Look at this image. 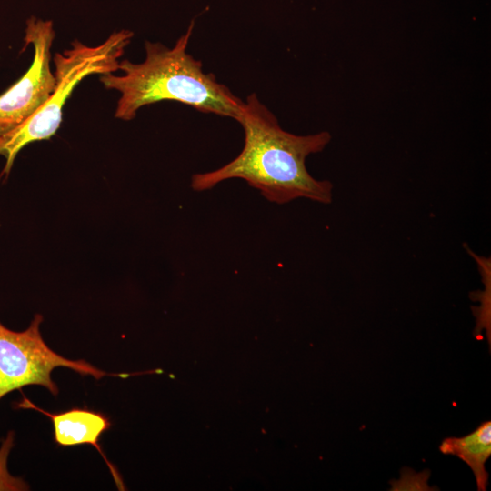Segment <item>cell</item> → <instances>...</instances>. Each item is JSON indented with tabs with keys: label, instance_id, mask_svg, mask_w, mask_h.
Here are the masks:
<instances>
[{
	"label": "cell",
	"instance_id": "1",
	"mask_svg": "<svg viewBox=\"0 0 491 491\" xmlns=\"http://www.w3.org/2000/svg\"><path fill=\"white\" fill-rule=\"evenodd\" d=\"M236 121L245 134L242 151L216 170L193 175L191 187L195 191L209 190L223 181L239 178L269 202L279 205L296 198L323 204L332 201V184L315 179L306 167V157L321 152L330 142L328 132L296 135L285 131L255 93L246 97Z\"/></svg>",
	"mask_w": 491,
	"mask_h": 491
},
{
	"label": "cell",
	"instance_id": "2",
	"mask_svg": "<svg viewBox=\"0 0 491 491\" xmlns=\"http://www.w3.org/2000/svg\"><path fill=\"white\" fill-rule=\"evenodd\" d=\"M194 23L193 20L171 48L145 41L144 62L119 61L122 75H100L105 88L120 93L115 112L116 118L130 121L141 107L171 100L202 113L237 119L244 101L219 83L215 75L205 73L202 62L186 51Z\"/></svg>",
	"mask_w": 491,
	"mask_h": 491
},
{
	"label": "cell",
	"instance_id": "3",
	"mask_svg": "<svg viewBox=\"0 0 491 491\" xmlns=\"http://www.w3.org/2000/svg\"><path fill=\"white\" fill-rule=\"evenodd\" d=\"M134 33L121 30L112 33L96 46L74 40L71 49L54 56L55 86L46 100L29 118L0 136V155L5 158L2 175L7 176L18 153L27 145L49 139L60 127L63 108L74 88L90 75L118 70L119 58L130 44Z\"/></svg>",
	"mask_w": 491,
	"mask_h": 491
},
{
	"label": "cell",
	"instance_id": "4",
	"mask_svg": "<svg viewBox=\"0 0 491 491\" xmlns=\"http://www.w3.org/2000/svg\"><path fill=\"white\" fill-rule=\"evenodd\" d=\"M42 321L43 316L36 314L28 328L22 332L10 330L0 322V399L14 390L31 385L42 386L52 395H57L58 388L51 373L58 366L95 379L105 376L126 378L143 373H106L85 360H71L58 355L42 338Z\"/></svg>",
	"mask_w": 491,
	"mask_h": 491
},
{
	"label": "cell",
	"instance_id": "5",
	"mask_svg": "<svg viewBox=\"0 0 491 491\" xmlns=\"http://www.w3.org/2000/svg\"><path fill=\"white\" fill-rule=\"evenodd\" d=\"M55 36L51 20L27 19L25 47L33 45L34 59L26 73L0 95V136L29 118L53 93L55 78L50 62Z\"/></svg>",
	"mask_w": 491,
	"mask_h": 491
},
{
	"label": "cell",
	"instance_id": "6",
	"mask_svg": "<svg viewBox=\"0 0 491 491\" xmlns=\"http://www.w3.org/2000/svg\"><path fill=\"white\" fill-rule=\"evenodd\" d=\"M18 406L35 409L50 417L54 426V438L56 444L62 446L77 445L95 446L105 461L117 487L124 490L123 480L99 446L101 435L111 426V422L106 416L100 412L78 407L61 413H50L39 408L25 397L18 404Z\"/></svg>",
	"mask_w": 491,
	"mask_h": 491
},
{
	"label": "cell",
	"instance_id": "7",
	"mask_svg": "<svg viewBox=\"0 0 491 491\" xmlns=\"http://www.w3.org/2000/svg\"><path fill=\"white\" fill-rule=\"evenodd\" d=\"M442 454L456 456L472 470L477 490L486 491L488 473L486 463L491 456V421H484L473 432L443 439L439 446Z\"/></svg>",
	"mask_w": 491,
	"mask_h": 491
},
{
	"label": "cell",
	"instance_id": "8",
	"mask_svg": "<svg viewBox=\"0 0 491 491\" xmlns=\"http://www.w3.org/2000/svg\"><path fill=\"white\" fill-rule=\"evenodd\" d=\"M470 254L476 258V262L481 267V273L484 276L485 290L483 293H478V296L472 294L471 298L478 300L480 302L479 307H474V314L476 316V327L475 335L480 338L483 329L486 332L487 342L491 344V286H490V261L489 259L480 257L476 254L469 251Z\"/></svg>",
	"mask_w": 491,
	"mask_h": 491
},
{
	"label": "cell",
	"instance_id": "9",
	"mask_svg": "<svg viewBox=\"0 0 491 491\" xmlns=\"http://www.w3.org/2000/svg\"><path fill=\"white\" fill-rule=\"evenodd\" d=\"M14 446V432L10 431L0 446V491L28 490V485L19 477L13 476L7 469V458Z\"/></svg>",
	"mask_w": 491,
	"mask_h": 491
}]
</instances>
